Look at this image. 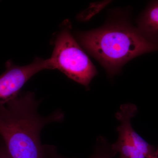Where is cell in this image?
<instances>
[{"instance_id":"1","label":"cell","mask_w":158,"mask_h":158,"mask_svg":"<svg viewBox=\"0 0 158 158\" xmlns=\"http://www.w3.org/2000/svg\"><path fill=\"white\" fill-rule=\"evenodd\" d=\"M38 105L31 92L19 94L0 105V137L11 158H48L54 149L42 145L40 133L47 125L62 121L64 115L56 111L43 116Z\"/></svg>"},{"instance_id":"2","label":"cell","mask_w":158,"mask_h":158,"mask_svg":"<svg viewBox=\"0 0 158 158\" xmlns=\"http://www.w3.org/2000/svg\"><path fill=\"white\" fill-rule=\"evenodd\" d=\"M79 44L110 74L117 73L127 62L140 55L158 51L138 28L125 23H111L78 33Z\"/></svg>"},{"instance_id":"3","label":"cell","mask_w":158,"mask_h":158,"mask_svg":"<svg viewBox=\"0 0 158 158\" xmlns=\"http://www.w3.org/2000/svg\"><path fill=\"white\" fill-rule=\"evenodd\" d=\"M49 59L53 69H59L86 87L97 73L96 67L66 27L58 34Z\"/></svg>"},{"instance_id":"4","label":"cell","mask_w":158,"mask_h":158,"mask_svg":"<svg viewBox=\"0 0 158 158\" xmlns=\"http://www.w3.org/2000/svg\"><path fill=\"white\" fill-rule=\"evenodd\" d=\"M6 67L5 71L0 75V105L17 96L23 86L37 73L44 69H52L49 59L39 58L24 66L15 65L9 60Z\"/></svg>"},{"instance_id":"5","label":"cell","mask_w":158,"mask_h":158,"mask_svg":"<svg viewBox=\"0 0 158 158\" xmlns=\"http://www.w3.org/2000/svg\"><path fill=\"white\" fill-rule=\"evenodd\" d=\"M137 28L145 39L158 46V1L152 2L142 12Z\"/></svg>"},{"instance_id":"6","label":"cell","mask_w":158,"mask_h":158,"mask_svg":"<svg viewBox=\"0 0 158 158\" xmlns=\"http://www.w3.org/2000/svg\"><path fill=\"white\" fill-rule=\"evenodd\" d=\"M115 155V154L112 151V150L111 152L98 151L94 153L90 158H114L113 156ZM118 158H122L119 157Z\"/></svg>"},{"instance_id":"7","label":"cell","mask_w":158,"mask_h":158,"mask_svg":"<svg viewBox=\"0 0 158 158\" xmlns=\"http://www.w3.org/2000/svg\"><path fill=\"white\" fill-rule=\"evenodd\" d=\"M0 140V158H11L2 139Z\"/></svg>"},{"instance_id":"8","label":"cell","mask_w":158,"mask_h":158,"mask_svg":"<svg viewBox=\"0 0 158 158\" xmlns=\"http://www.w3.org/2000/svg\"><path fill=\"white\" fill-rule=\"evenodd\" d=\"M48 158H65L58 155L56 153L55 150L53 149L52 151V152L48 156Z\"/></svg>"},{"instance_id":"9","label":"cell","mask_w":158,"mask_h":158,"mask_svg":"<svg viewBox=\"0 0 158 158\" xmlns=\"http://www.w3.org/2000/svg\"><path fill=\"white\" fill-rule=\"evenodd\" d=\"M152 158H158V146L156 148L155 152Z\"/></svg>"}]
</instances>
